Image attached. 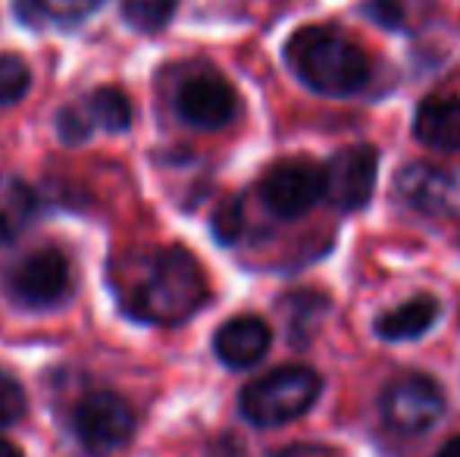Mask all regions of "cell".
Listing matches in <instances>:
<instances>
[{"label":"cell","instance_id":"6da1fadb","mask_svg":"<svg viewBox=\"0 0 460 457\" xmlns=\"http://www.w3.org/2000/svg\"><path fill=\"white\" fill-rule=\"evenodd\" d=\"M207 276L179 244L147 254L141 276L122 292V307L147 326H179L207 304Z\"/></svg>","mask_w":460,"mask_h":457},{"label":"cell","instance_id":"7a4b0ae2","mask_svg":"<svg viewBox=\"0 0 460 457\" xmlns=\"http://www.w3.org/2000/svg\"><path fill=\"white\" fill-rule=\"evenodd\" d=\"M285 63L314 94L351 98L369 82V57L364 48L329 25H307L285 44Z\"/></svg>","mask_w":460,"mask_h":457},{"label":"cell","instance_id":"3957f363","mask_svg":"<svg viewBox=\"0 0 460 457\" xmlns=\"http://www.w3.org/2000/svg\"><path fill=\"white\" fill-rule=\"evenodd\" d=\"M323 391V379L310 366H279L267 376L254 379L238 395V410L251 426L273 429L304 417L316 404Z\"/></svg>","mask_w":460,"mask_h":457},{"label":"cell","instance_id":"277c9868","mask_svg":"<svg viewBox=\"0 0 460 457\" xmlns=\"http://www.w3.org/2000/svg\"><path fill=\"white\" fill-rule=\"evenodd\" d=\"M4 294L22 311H54L73 294V269L60 248H35L16 257L0 276Z\"/></svg>","mask_w":460,"mask_h":457},{"label":"cell","instance_id":"5b68a950","mask_svg":"<svg viewBox=\"0 0 460 457\" xmlns=\"http://www.w3.org/2000/svg\"><path fill=\"white\" fill-rule=\"evenodd\" d=\"M73 435L92 457H113L132 442L135 410L113 391H94L73 410Z\"/></svg>","mask_w":460,"mask_h":457},{"label":"cell","instance_id":"8992f818","mask_svg":"<svg viewBox=\"0 0 460 457\" xmlns=\"http://www.w3.org/2000/svg\"><path fill=\"white\" fill-rule=\"evenodd\" d=\"M379 414L392 433L423 435L445 414V395L436 379L423 373H407L385 385L379 398Z\"/></svg>","mask_w":460,"mask_h":457},{"label":"cell","instance_id":"52a82bcc","mask_svg":"<svg viewBox=\"0 0 460 457\" xmlns=\"http://www.w3.org/2000/svg\"><path fill=\"white\" fill-rule=\"evenodd\" d=\"M326 198V170L314 160H282L261 179V201L273 216L297 220Z\"/></svg>","mask_w":460,"mask_h":457},{"label":"cell","instance_id":"ba28073f","mask_svg":"<svg viewBox=\"0 0 460 457\" xmlns=\"http://www.w3.org/2000/svg\"><path fill=\"white\" fill-rule=\"evenodd\" d=\"M379 151L373 145H348L326 163V201L341 214L364 210L376 191Z\"/></svg>","mask_w":460,"mask_h":457},{"label":"cell","instance_id":"9c48e42d","mask_svg":"<svg viewBox=\"0 0 460 457\" xmlns=\"http://www.w3.org/2000/svg\"><path fill=\"white\" fill-rule=\"evenodd\" d=\"M176 113L185 126L200 132H219L238 116V94L219 73L188 75L176 92Z\"/></svg>","mask_w":460,"mask_h":457},{"label":"cell","instance_id":"30bf717a","mask_svg":"<svg viewBox=\"0 0 460 457\" xmlns=\"http://www.w3.org/2000/svg\"><path fill=\"white\" fill-rule=\"evenodd\" d=\"M394 195L423 216H445L457 207V182L432 163H407L394 176Z\"/></svg>","mask_w":460,"mask_h":457},{"label":"cell","instance_id":"8fae6325","mask_svg":"<svg viewBox=\"0 0 460 457\" xmlns=\"http://www.w3.org/2000/svg\"><path fill=\"white\" fill-rule=\"evenodd\" d=\"M270 345H273V330L267 326V320L251 317V313L232 317L213 336V351L229 370L257 366L270 354Z\"/></svg>","mask_w":460,"mask_h":457},{"label":"cell","instance_id":"7c38bea8","mask_svg":"<svg viewBox=\"0 0 460 457\" xmlns=\"http://www.w3.org/2000/svg\"><path fill=\"white\" fill-rule=\"evenodd\" d=\"M413 135L420 145L438 154H457L460 151V98L436 94L426 98L413 116Z\"/></svg>","mask_w":460,"mask_h":457},{"label":"cell","instance_id":"4fadbf2b","mask_svg":"<svg viewBox=\"0 0 460 457\" xmlns=\"http://www.w3.org/2000/svg\"><path fill=\"white\" fill-rule=\"evenodd\" d=\"M438 313H442V304L432 294H417V298L398 304L394 311L382 313L373 323V330L385 342H413L436 326Z\"/></svg>","mask_w":460,"mask_h":457},{"label":"cell","instance_id":"5bb4252c","mask_svg":"<svg viewBox=\"0 0 460 457\" xmlns=\"http://www.w3.org/2000/svg\"><path fill=\"white\" fill-rule=\"evenodd\" d=\"M101 6L103 0H16V16L31 29H73Z\"/></svg>","mask_w":460,"mask_h":457},{"label":"cell","instance_id":"9a60e30c","mask_svg":"<svg viewBox=\"0 0 460 457\" xmlns=\"http://www.w3.org/2000/svg\"><path fill=\"white\" fill-rule=\"evenodd\" d=\"M38 214V195L19 176L0 172V248L16 242Z\"/></svg>","mask_w":460,"mask_h":457},{"label":"cell","instance_id":"2e32d148","mask_svg":"<svg viewBox=\"0 0 460 457\" xmlns=\"http://www.w3.org/2000/svg\"><path fill=\"white\" fill-rule=\"evenodd\" d=\"M85 110L92 116L94 128H103V132L119 135L132 126V101H128L126 92H119L113 85H103L88 94Z\"/></svg>","mask_w":460,"mask_h":457},{"label":"cell","instance_id":"e0dca14e","mask_svg":"<svg viewBox=\"0 0 460 457\" xmlns=\"http://www.w3.org/2000/svg\"><path fill=\"white\" fill-rule=\"evenodd\" d=\"M179 0H122V19L132 25L135 31H145V35H154V31L166 29L176 16Z\"/></svg>","mask_w":460,"mask_h":457},{"label":"cell","instance_id":"ac0fdd59","mask_svg":"<svg viewBox=\"0 0 460 457\" xmlns=\"http://www.w3.org/2000/svg\"><path fill=\"white\" fill-rule=\"evenodd\" d=\"M31 88V69L19 54H0V107L19 104Z\"/></svg>","mask_w":460,"mask_h":457},{"label":"cell","instance_id":"d6986e66","mask_svg":"<svg viewBox=\"0 0 460 457\" xmlns=\"http://www.w3.org/2000/svg\"><path fill=\"white\" fill-rule=\"evenodd\" d=\"M25 410H29L25 389L16 376L0 370V426H16L19 420H25Z\"/></svg>","mask_w":460,"mask_h":457},{"label":"cell","instance_id":"ffe728a7","mask_svg":"<svg viewBox=\"0 0 460 457\" xmlns=\"http://www.w3.org/2000/svg\"><path fill=\"white\" fill-rule=\"evenodd\" d=\"M94 132V122L88 116L85 104L82 107H63L57 113V135H60L66 145H85Z\"/></svg>","mask_w":460,"mask_h":457},{"label":"cell","instance_id":"44dd1931","mask_svg":"<svg viewBox=\"0 0 460 457\" xmlns=\"http://www.w3.org/2000/svg\"><path fill=\"white\" fill-rule=\"evenodd\" d=\"M244 232V210L242 201H226L223 207L213 214V235L219 244H232L238 242Z\"/></svg>","mask_w":460,"mask_h":457},{"label":"cell","instance_id":"7402d4cb","mask_svg":"<svg viewBox=\"0 0 460 457\" xmlns=\"http://www.w3.org/2000/svg\"><path fill=\"white\" fill-rule=\"evenodd\" d=\"M364 13L373 19L376 25H385V29H398L404 10H401V0H369L364 6Z\"/></svg>","mask_w":460,"mask_h":457},{"label":"cell","instance_id":"603a6c76","mask_svg":"<svg viewBox=\"0 0 460 457\" xmlns=\"http://www.w3.org/2000/svg\"><path fill=\"white\" fill-rule=\"evenodd\" d=\"M436 457H460V435H457V439H451V442H445V445L436 452Z\"/></svg>","mask_w":460,"mask_h":457},{"label":"cell","instance_id":"cb8c5ba5","mask_svg":"<svg viewBox=\"0 0 460 457\" xmlns=\"http://www.w3.org/2000/svg\"><path fill=\"white\" fill-rule=\"evenodd\" d=\"M0 457H22V452H19L10 439H4V435H0Z\"/></svg>","mask_w":460,"mask_h":457}]
</instances>
